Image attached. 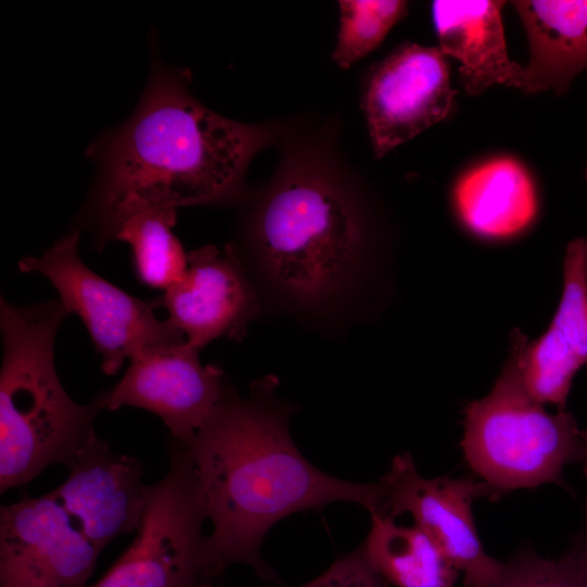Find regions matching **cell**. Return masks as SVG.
<instances>
[{
  "mask_svg": "<svg viewBox=\"0 0 587 587\" xmlns=\"http://www.w3.org/2000/svg\"><path fill=\"white\" fill-rule=\"evenodd\" d=\"M188 76L154 64L134 113L90 148L99 166L92 212L101 241L138 214L232 197L265 143V129L198 102Z\"/></svg>",
  "mask_w": 587,
  "mask_h": 587,
  "instance_id": "obj_2",
  "label": "cell"
},
{
  "mask_svg": "<svg viewBox=\"0 0 587 587\" xmlns=\"http://www.w3.org/2000/svg\"><path fill=\"white\" fill-rule=\"evenodd\" d=\"M67 469L66 480L50 494L101 552L113 539L137 530L148 489L137 458L113 452L95 434Z\"/></svg>",
  "mask_w": 587,
  "mask_h": 587,
  "instance_id": "obj_13",
  "label": "cell"
},
{
  "mask_svg": "<svg viewBox=\"0 0 587 587\" xmlns=\"http://www.w3.org/2000/svg\"><path fill=\"white\" fill-rule=\"evenodd\" d=\"M67 314L60 300L16 307L1 299V494L26 485L51 464L68 467L96 434L102 392L88 405L76 403L54 365L55 336Z\"/></svg>",
  "mask_w": 587,
  "mask_h": 587,
  "instance_id": "obj_3",
  "label": "cell"
},
{
  "mask_svg": "<svg viewBox=\"0 0 587 587\" xmlns=\"http://www.w3.org/2000/svg\"><path fill=\"white\" fill-rule=\"evenodd\" d=\"M583 523L579 532L574 538L573 542L579 544L587 548V500L584 504Z\"/></svg>",
  "mask_w": 587,
  "mask_h": 587,
  "instance_id": "obj_23",
  "label": "cell"
},
{
  "mask_svg": "<svg viewBox=\"0 0 587 587\" xmlns=\"http://www.w3.org/2000/svg\"><path fill=\"white\" fill-rule=\"evenodd\" d=\"M490 587H587V548L573 542L557 559H546L533 549H520Z\"/></svg>",
  "mask_w": 587,
  "mask_h": 587,
  "instance_id": "obj_21",
  "label": "cell"
},
{
  "mask_svg": "<svg viewBox=\"0 0 587 587\" xmlns=\"http://www.w3.org/2000/svg\"><path fill=\"white\" fill-rule=\"evenodd\" d=\"M160 301L167 320L199 350L220 337L239 339L259 310L230 243L223 249L205 246L189 252L185 275Z\"/></svg>",
  "mask_w": 587,
  "mask_h": 587,
  "instance_id": "obj_14",
  "label": "cell"
},
{
  "mask_svg": "<svg viewBox=\"0 0 587 587\" xmlns=\"http://www.w3.org/2000/svg\"><path fill=\"white\" fill-rule=\"evenodd\" d=\"M455 90L445 54L404 42L367 73L362 109L375 157L412 139L452 110Z\"/></svg>",
  "mask_w": 587,
  "mask_h": 587,
  "instance_id": "obj_10",
  "label": "cell"
},
{
  "mask_svg": "<svg viewBox=\"0 0 587 587\" xmlns=\"http://www.w3.org/2000/svg\"><path fill=\"white\" fill-rule=\"evenodd\" d=\"M509 355L536 401L565 409L573 378L587 364V238L566 247L562 295L547 330L529 341L513 329Z\"/></svg>",
  "mask_w": 587,
  "mask_h": 587,
  "instance_id": "obj_12",
  "label": "cell"
},
{
  "mask_svg": "<svg viewBox=\"0 0 587 587\" xmlns=\"http://www.w3.org/2000/svg\"><path fill=\"white\" fill-rule=\"evenodd\" d=\"M198 474L212 532L203 563L216 587L224 572L241 563L263 580H276L261 547L282 519L351 502L370 514L382 509L379 480L361 484L330 476L313 466L296 447L288 415L266 400L265 389L241 399L229 391L190 438L178 441Z\"/></svg>",
  "mask_w": 587,
  "mask_h": 587,
  "instance_id": "obj_1",
  "label": "cell"
},
{
  "mask_svg": "<svg viewBox=\"0 0 587 587\" xmlns=\"http://www.w3.org/2000/svg\"><path fill=\"white\" fill-rule=\"evenodd\" d=\"M340 28L333 60L344 68L375 50L392 26L407 15L400 0H341Z\"/></svg>",
  "mask_w": 587,
  "mask_h": 587,
  "instance_id": "obj_20",
  "label": "cell"
},
{
  "mask_svg": "<svg viewBox=\"0 0 587 587\" xmlns=\"http://www.w3.org/2000/svg\"><path fill=\"white\" fill-rule=\"evenodd\" d=\"M78 238L79 233L73 232L41 257L22 259L18 267L47 277L66 311L80 317L107 375H114L126 358L142 350L186 340L168 320L155 316L160 299L133 297L88 268L78 255Z\"/></svg>",
  "mask_w": 587,
  "mask_h": 587,
  "instance_id": "obj_7",
  "label": "cell"
},
{
  "mask_svg": "<svg viewBox=\"0 0 587 587\" xmlns=\"http://www.w3.org/2000/svg\"><path fill=\"white\" fill-rule=\"evenodd\" d=\"M463 424L465 461L499 497L548 483L566 487L562 473L573 463L587 475V432L565 409L550 413L536 401L510 355L491 390L466 404Z\"/></svg>",
  "mask_w": 587,
  "mask_h": 587,
  "instance_id": "obj_4",
  "label": "cell"
},
{
  "mask_svg": "<svg viewBox=\"0 0 587 587\" xmlns=\"http://www.w3.org/2000/svg\"><path fill=\"white\" fill-rule=\"evenodd\" d=\"M452 203L465 229L488 241L519 236L538 212L530 176L510 158L489 160L467 171L453 188Z\"/></svg>",
  "mask_w": 587,
  "mask_h": 587,
  "instance_id": "obj_17",
  "label": "cell"
},
{
  "mask_svg": "<svg viewBox=\"0 0 587 587\" xmlns=\"http://www.w3.org/2000/svg\"><path fill=\"white\" fill-rule=\"evenodd\" d=\"M504 1L435 0L439 49L460 62L461 83L477 96L494 85L519 87L523 66L509 58L501 20Z\"/></svg>",
  "mask_w": 587,
  "mask_h": 587,
  "instance_id": "obj_15",
  "label": "cell"
},
{
  "mask_svg": "<svg viewBox=\"0 0 587 587\" xmlns=\"http://www.w3.org/2000/svg\"><path fill=\"white\" fill-rule=\"evenodd\" d=\"M584 175H585V177H586V179H587V165H586V167H585V170H584Z\"/></svg>",
  "mask_w": 587,
  "mask_h": 587,
  "instance_id": "obj_24",
  "label": "cell"
},
{
  "mask_svg": "<svg viewBox=\"0 0 587 587\" xmlns=\"http://www.w3.org/2000/svg\"><path fill=\"white\" fill-rule=\"evenodd\" d=\"M384 585L361 545L336 559L324 572L299 587H384Z\"/></svg>",
  "mask_w": 587,
  "mask_h": 587,
  "instance_id": "obj_22",
  "label": "cell"
},
{
  "mask_svg": "<svg viewBox=\"0 0 587 587\" xmlns=\"http://www.w3.org/2000/svg\"><path fill=\"white\" fill-rule=\"evenodd\" d=\"M384 499L378 514L395 520L409 514L447 554L465 587H490L502 562L487 554L474 524L472 504L499 496L474 478L422 476L409 453L398 454L379 479Z\"/></svg>",
  "mask_w": 587,
  "mask_h": 587,
  "instance_id": "obj_8",
  "label": "cell"
},
{
  "mask_svg": "<svg viewBox=\"0 0 587 587\" xmlns=\"http://www.w3.org/2000/svg\"><path fill=\"white\" fill-rule=\"evenodd\" d=\"M166 448L167 472L148 485L135 539L89 587H215L203 563L208 512L198 474L177 440L168 436Z\"/></svg>",
  "mask_w": 587,
  "mask_h": 587,
  "instance_id": "obj_6",
  "label": "cell"
},
{
  "mask_svg": "<svg viewBox=\"0 0 587 587\" xmlns=\"http://www.w3.org/2000/svg\"><path fill=\"white\" fill-rule=\"evenodd\" d=\"M366 557L384 583L395 587H454L460 574L442 549L416 525L371 513L362 542Z\"/></svg>",
  "mask_w": 587,
  "mask_h": 587,
  "instance_id": "obj_18",
  "label": "cell"
},
{
  "mask_svg": "<svg viewBox=\"0 0 587 587\" xmlns=\"http://www.w3.org/2000/svg\"><path fill=\"white\" fill-rule=\"evenodd\" d=\"M255 235L271 273L304 298L333 288L351 268L362 240L346 199L312 178L276 188L260 211Z\"/></svg>",
  "mask_w": 587,
  "mask_h": 587,
  "instance_id": "obj_5",
  "label": "cell"
},
{
  "mask_svg": "<svg viewBox=\"0 0 587 587\" xmlns=\"http://www.w3.org/2000/svg\"><path fill=\"white\" fill-rule=\"evenodd\" d=\"M176 210H157L126 221L114 239L132 248L137 278L146 286L167 290L187 270L188 253L172 232Z\"/></svg>",
  "mask_w": 587,
  "mask_h": 587,
  "instance_id": "obj_19",
  "label": "cell"
},
{
  "mask_svg": "<svg viewBox=\"0 0 587 587\" xmlns=\"http://www.w3.org/2000/svg\"><path fill=\"white\" fill-rule=\"evenodd\" d=\"M512 5L529 45L517 88L566 92L587 68V0H517Z\"/></svg>",
  "mask_w": 587,
  "mask_h": 587,
  "instance_id": "obj_16",
  "label": "cell"
},
{
  "mask_svg": "<svg viewBox=\"0 0 587 587\" xmlns=\"http://www.w3.org/2000/svg\"><path fill=\"white\" fill-rule=\"evenodd\" d=\"M100 553L50 492L0 508V587H88Z\"/></svg>",
  "mask_w": 587,
  "mask_h": 587,
  "instance_id": "obj_9",
  "label": "cell"
},
{
  "mask_svg": "<svg viewBox=\"0 0 587 587\" xmlns=\"http://www.w3.org/2000/svg\"><path fill=\"white\" fill-rule=\"evenodd\" d=\"M199 351L184 340L135 354L121 380L102 391L104 409L147 410L163 421L172 438L187 440L227 394L222 370L202 365Z\"/></svg>",
  "mask_w": 587,
  "mask_h": 587,
  "instance_id": "obj_11",
  "label": "cell"
}]
</instances>
